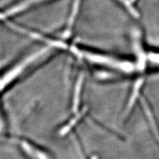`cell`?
<instances>
[{
	"label": "cell",
	"mask_w": 159,
	"mask_h": 159,
	"mask_svg": "<svg viewBox=\"0 0 159 159\" xmlns=\"http://www.w3.org/2000/svg\"><path fill=\"white\" fill-rule=\"evenodd\" d=\"M58 54L51 47L43 45L37 51L26 54L17 60L0 74V93L7 91L29 72Z\"/></svg>",
	"instance_id": "obj_1"
},
{
	"label": "cell",
	"mask_w": 159,
	"mask_h": 159,
	"mask_svg": "<svg viewBox=\"0 0 159 159\" xmlns=\"http://www.w3.org/2000/svg\"><path fill=\"white\" fill-rule=\"evenodd\" d=\"M131 38L140 75L145 76L159 72V49L148 47L139 30L133 31Z\"/></svg>",
	"instance_id": "obj_2"
},
{
	"label": "cell",
	"mask_w": 159,
	"mask_h": 159,
	"mask_svg": "<svg viewBox=\"0 0 159 159\" xmlns=\"http://www.w3.org/2000/svg\"><path fill=\"white\" fill-rule=\"evenodd\" d=\"M21 152L29 159H53V157L45 148L24 137L10 139Z\"/></svg>",
	"instance_id": "obj_3"
},
{
	"label": "cell",
	"mask_w": 159,
	"mask_h": 159,
	"mask_svg": "<svg viewBox=\"0 0 159 159\" xmlns=\"http://www.w3.org/2000/svg\"><path fill=\"white\" fill-rule=\"evenodd\" d=\"M44 1H47V0H26L25 2H23L17 5V6L8 9L6 11L0 13V19H7L9 17H11L14 15L24 11L25 10L34 3Z\"/></svg>",
	"instance_id": "obj_4"
},
{
	"label": "cell",
	"mask_w": 159,
	"mask_h": 159,
	"mask_svg": "<svg viewBox=\"0 0 159 159\" xmlns=\"http://www.w3.org/2000/svg\"><path fill=\"white\" fill-rule=\"evenodd\" d=\"M134 19L140 18V13L137 7V0H113Z\"/></svg>",
	"instance_id": "obj_5"
},
{
	"label": "cell",
	"mask_w": 159,
	"mask_h": 159,
	"mask_svg": "<svg viewBox=\"0 0 159 159\" xmlns=\"http://www.w3.org/2000/svg\"><path fill=\"white\" fill-rule=\"evenodd\" d=\"M2 111L0 110V132L3 131L4 129H5V127H4V125H5V122H3V116L2 114Z\"/></svg>",
	"instance_id": "obj_6"
},
{
	"label": "cell",
	"mask_w": 159,
	"mask_h": 159,
	"mask_svg": "<svg viewBox=\"0 0 159 159\" xmlns=\"http://www.w3.org/2000/svg\"><path fill=\"white\" fill-rule=\"evenodd\" d=\"M89 159H98V157L96 155H92L91 157V158H89Z\"/></svg>",
	"instance_id": "obj_7"
}]
</instances>
